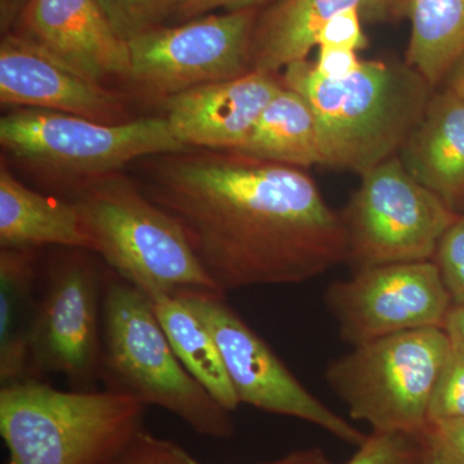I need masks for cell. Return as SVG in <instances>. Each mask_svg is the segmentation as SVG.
Returning a JSON list of instances; mask_svg holds the SVG:
<instances>
[{
  "instance_id": "obj_1",
  "label": "cell",
  "mask_w": 464,
  "mask_h": 464,
  "mask_svg": "<svg viewBox=\"0 0 464 464\" xmlns=\"http://www.w3.org/2000/svg\"><path fill=\"white\" fill-rule=\"evenodd\" d=\"M134 164L221 293L304 283L347 262L343 219L301 168L198 148Z\"/></svg>"
},
{
  "instance_id": "obj_2",
  "label": "cell",
  "mask_w": 464,
  "mask_h": 464,
  "mask_svg": "<svg viewBox=\"0 0 464 464\" xmlns=\"http://www.w3.org/2000/svg\"><path fill=\"white\" fill-rule=\"evenodd\" d=\"M282 82L313 109L322 166L360 176L399 155L435 93L408 63L380 60H362L353 75L328 81L304 58L284 69Z\"/></svg>"
},
{
  "instance_id": "obj_3",
  "label": "cell",
  "mask_w": 464,
  "mask_h": 464,
  "mask_svg": "<svg viewBox=\"0 0 464 464\" xmlns=\"http://www.w3.org/2000/svg\"><path fill=\"white\" fill-rule=\"evenodd\" d=\"M100 380L106 390L169 411L201 436H234L231 411L179 362L148 295L111 270L103 288Z\"/></svg>"
},
{
  "instance_id": "obj_4",
  "label": "cell",
  "mask_w": 464,
  "mask_h": 464,
  "mask_svg": "<svg viewBox=\"0 0 464 464\" xmlns=\"http://www.w3.org/2000/svg\"><path fill=\"white\" fill-rule=\"evenodd\" d=\"M146 405L114 391H61L41 380L0 390L8 464H110L142 431Z\"/></svg>"
},
{
  "instance_id": "obj_5",
  "label": "cell",
  "mask_w": 464,
  "mask_h": 464,
  "mask_svg": "<svg viewBox=\"0 0 464 464\" xmlns=\"http://www.w3.org/2000/svg\"><path fill=\"white\" fill-rule=\"evenodd\" d=\"M66 200L81 213L92 253L149 298L217 290L176 219L149 199L133 177L121 170L97 177Z\"/></svg>"
},
{
  "instance_id": "obj_6",
  "label": "cell",
  "mask_w": 464,
  "mask_h": 464,
  "mask_svg": "<svg viewBox=\"0 0 464 464\" xmlns=\"http://www.w3.org/2000/svg\"><path fill=\"white\" fill-rule=\"evenodd\" d=\"M0 145L63 199L82 183L143 158L188 149L170 132L166 116L108 124L30 108L2 116Z\"/></svg>"
},
{
  "instance_id": "obj_7",
  "label": "cell",
  "mask_w": 464,
  "mask_h": 464,
  "mask_svg": "<svg viewBox=\"0 0 464 464\" xmlns=\"http://www.w3.org/2000/svg\"><path fill=\"white\" fill-rule=\"evenodd\" d=\"M326 366L331 389L353 420L372 431L420 436L440 372L451 348L439 326L386 335L353 346Z\"/></svg>"
},
{
  "instance_id": "obj_8",
  "label": "cell",
  "mask_w": 464,
  "mask_h": 464,
  "mask_svg": "<svg viewBox=\"0 0 464 464\" xmlns=\"http://www.w3.org/2000/svg\"><path fill=\"white\" fill-rule=\"evenodd\" d=\"M459 213L417 181L399 155L362 174L341 213L353 273L375 266L433 261Z\"/></svg>"
},
{
  "instance_id": "obj_9",
  "label": "cell",
  "mask_w": 464,
  "mask_h": 464,
  "mask_svg": "<svg viewBox=\"0 0 464 464\" xmlns=\"http://www.w3.org/2000/svg\"><path fill=\"white\" fill-rule=\"evenodd\" d=\"M173 295L188 304L212 333L240 404L315 424L355 447L368 438L297 380L257 333L228 306L225 293L188 289Z\"/></svg>"
},
{
  "instance_id": "obj_10",
  "label": "cell",
  "mask_w": 464,
  "mask_h": 464,
  "mask_svg": "<svg viewBox=\"0 0 464 464\" xmlns=\"http://www.w3.org/2000/svg\"><path fill=\"white\" fill-rule=\"evenodd\" d=\"M256 8L192 18L128 42L130 75L139 90L166 100L199 85L252 72Z\"/></svg>"
},
{
  "instance_id": "obj_11",
  "label": "cell",
  "mask_w": 464,
  "mask_h": 464,
  "mask_svg": "<svg viewBox=\"0 0 464 464\" xmlns=\"http://www.w3.org/2000/svg\"><path fill=\"white\" fill-rule=\"evenodd\" d=\"M90 250L63 248L45 267L34 332V371L67 378L76 390L100 380L105 275Z\"/></svg>"
},
{
  "instance_id": "obj_12",
  "label": "cell",
  "mask_w": 464,
  "mask_h": 464,
  "mask_svg": "<svg viewBox=\"0 0 464 464\" xmlns=\"http://www.w3.org/2000/svg\"><path fill=\"white\" fill-rule=\"evenodd\" d=\"M325 304L341 340L356 346L414 329L444 328L450 295L433 261L375 266L334 282Z\"/></svg>"
},
{
  "instance_id": "obj_13",
  "label": "cell",
  "mask_w": 464,
  "mask_h": 464,
  "mask_svg": "<svg viewBox=\"0 0 464 464\" xmlns=\"http://www.w3.org/2000/svg\"><path fill=\"white\" fill-rule=\"evenodd\" d=\"M0 102L17 109L82 116L100 123L130 121L121 94L14 33L3 36L0 43Z\"/></svg>"
},
{
  "instance_id": "obj_14",
  "label": "cell",
  "mask_w": 464,
  "mask_h": 464,
  "mask_svg": "<svg viewBox=\"0 0 464 464\" xmlns=\"http://www.w3.org/2000/svg\"><path fill=\"white\" fill-rule=\"evenodd\" d=\"M284 88L274 72L191 88L161 101L170 132L186 148H239L271 100Z\"/></svg>"
},
{
  "instance_id": "obj_15",
  "label": "cell",
  "mask_w": 464,
  "mask_h": 464,
  "mask_svg": "<svg viewBox=\"0 0 464 464\" xmlns=\"http://www.w3.org/2000/svg\"><path fill=\"white\" fill-rule=\"evenodd\" d=\"M14 33L101 83L130 79L128 43L116 35L97 0H32Z\"/></svg>"
},
{
  "instance_id": "obj_16",
  "label": "cell",
  "mask_w": 464,
  "mask_h": 464,
  "mask_svg": "<svg viewBox=\"0 0 464 464\" xmlns=\"http://www.w3.org/2000/svg\"><path fill=\"white\" fill-rule=\"evenodd\" d=\"M347 9L362 20H389L400 0H280L257 21L252 45V72H274L307 58L326 21Z\"/></svg>"
},
{
  "instance_id": "obj_17",
  "label": "cell",
  "mask_w": 464,
  "mask_h": 464,
  "mask_svg": "<svg viewBox=\"0 0 464 464\" xmlns=\"http://www.w3.org/2000/svg\"><path fill=\"white\" fill-rule=\"evenodd\" d=\"M405 169L454 212L464 207V100L435 92L401 151Z\"/></svg>"
},
{
  "instance_id": "obj_18",
  "label": "cell",
  "mask_w": 464,
  "mask_h": 464,
  "mask_svg": "<svg viewBox=\"0 0 464 464\" xmlns=\"http://www.w3.org/2000/svg\"><path fill=\"white\" fill-rule=\"evenodd\" d=\"M78 248L92 252L83 219L72 201L45 197L0 166V249Z\"/></svg>"
},
{
  "instance_id": "obj_19",
  "label": "cell",
  "mask_w": 464,
  "mask_h": 464,
  "mask_svg": "<svg viewBox=\"0 0 464 464\" xmlns=\"http://www.w3.org/2000/svg\"><path fill=\"white\" fill-rule=\"evenodd\" d=\"M38 249H0V382L38 380L33 342L38 314Z\"/></svg>"
},
{
  "instance_id": "obj_20",
  "label": "cell",
  "mask_w": 464,
  "mask_h": 464,
  "mask_svg": "<svg viewBox=\"0 0 464 464\" xmlns=\"http://www.w3.org/2000/svg\"><path fill=\"white\" fill-rule=\"evenodd\" d=\"M231 151L283 166H322L319 130L307 101L284 85L239 148Z\"/></svg>"
},
{
  "instance_id": "obj_21",
  "label": "cell",
  "mask_w": 464,
  "mask_h": 464,
  "mask_svg": "<svg viewBox=\"0 0 464 464\" xmlns=\"http://www.w3.org/2000/svg\"><path fill=\"white\" fill-rule=\"evenodd\" d=\"M155 315L188 373L228 411L240 401L226 372L217 342L203 320L176 295L150 297Z\"/></svg>"
},
{
  "instance_id": "obj_22",
  "label": "cell",
  "mask_w": 464,
  "mask_h": 464,
  "mask_svg": "<svg viewBox=\"0 0 464 464\" xmlns=\"http://www.w3.org/2000/svg\"><path fill=\"white\" fill-rule=\"evenodd\" d=\"M411 21L406 61L438 87L464 57V0H400Z\"/></svg>"
},
{
  "instance_id": "obj_23",
  "label": "cell",
  "mask_w": 464,
  "mask_h": 464,
  "mask_svg": "<svg viewBox=\"0 0 464 464\" xmlns=\"http://www.w3.org/2000/svg\"><path fill=\"white\" fill-rule=\"evenodd\" d=\"M110 25L124 42L164 26L190 0H97Z\"/></svg>"
},
{
  "instance_id": "obj_24",
  "label": "cell",
  "mask_w": 464,
  "mask_h": 464,
  "mask_svg": "<svg viewBox=\"0 0 464 464\" xmlns=\"http://www.w3.org/2000/svg\"><path fill=\"white\" fill-rule=\"evenodd\" d=\"M460 418H464V348L451 341L430 401L429 424Z\"/></svg>"
},
{
  "instance_id": "obj_25",
  "label": "cell",
  "mask_w": 464,
  "mask_h": 464,
  "mask_svg": "<svg viewBox=\"0 0 464 464\" xmlns=\"http://www.w3.org/2000/svg\"><path fill=\"white\" fill-rule=\"evenodd\" d=\"M423 441L402 432L372 431L344 464H422Z\"/></svg>"
},
{
  "instance_id": "obj_26",
  "label": "cell",
  "mask_w": 464,
  "mask_h": 464,
  "mask_svg": "<svg viewBox=\"0 0 464 464\" xmlns=\"http://www.w3.org/2000/svg\"><path fill=\"white\" fill-rule=\"evenodd\" d=\"M433 262L453 304H464V215H458L440 240Z\"/></svg>"
},
{
  "instance_id": "obj_27",
  "label": "cell",
  "mask_w": 464,
  "mask_h": 464,
  "mask_svg": "<svg viewBox=\"0 0 464 464\" xmlns=\"http://www.w3.org/2000/svg\"><path fill=\"white\" fill-rule=\"evenodd\" d=\"M110 464H200L170 440L146 431L137 433Z\"/></svg>"
},
{
  "instance_id": "obj_28",
  "label": "cell",
  "mask_w": 464,
  "mask_h": 464,
  "mask_svg": "<svg viewBox=\"0 0 464 464\" xmlns=\"http://www.w3.org/2000/svg\"><path fill=\"white\" fill-rule=\"evenodd\" d=\"M362 14L357 9H347L326 21L316 35L320 50L360 51L366 45L362 33Z\"/></svg>"
},
{
  "instance_id": "obj_29",
  "label": "cell",
  "mask_w": 464,
  "mask_h": 464,
  "mask_svg": "<svg viewBox=\"0 0 464 464\" xmlns=\"http://www.w3.org/2000/svg\"><path fill=\"white\" fill-rule=\"evenodd\" d=\"M454 464H464V418L430 423L420 436Z\"/></svg>"
},
{
  "instance_id": "obj_30",
  "label": "cell",
  "mask_w": 464,
  "mask_h": 464,
  "mask_svg": "<svg viewBox=\"0 0 464 464\" xmlns=\"http://www.w3.org/2000/svg\"><path fill=\"white\" fill-rule=\"evenodd\" d=\"M360 60L356 51L320 50L316 63H314L317 74L328 81H343L359 69Z\"/></svg>"
},
{
  "instance_id": "obj_31",
  "label": "cell",
  "mask_w": 464,
  "mask_h": 464,
  "mask_svg": "<svg viewBox=\"0 0 464 464\" xmlns=\"http://www.w3.org/2000/svg\"><path fill=\"white\" fill-rule=\"evenodd\" d=\"M270 0H190L188 5L179 12L177 20L190 21L217 8H226L228 12L252 9Z\"/></svg>"
},
{
  "instance_id": "obj_32",
  "label": "cell",
  "mask_w": 464,
  "mask_h": 464,
  "mask_svg": "<svg viewBox=\"0 0 464 464\" xmlns=\"http://www.w3.org/2000/svg\"><path fill=\"white\" fill-rule=\"evenodd\" d=\"M32 0H0V32L3 36L14 33Z\"/></svg>"
},
{
  "instance_id": "obj_33",
  "label": "cell",
  "mask_w": 464,
  "mask_h": 464,
  "mask_svg": "<svg viewBox=\"0 0 464 464\" xmlns=\"http://www.w3.org/2000/svg\"><path fill=\"white\" fill-rule=\"evenodd\" d=\"M265 464H333L328 456L319 448L293 451L282 459Z\"/></svg>"
},
{
  "instance_id": "obj_34",
  "label": "cell",
  "mask_w": 464,
  "mask_h": 464,
  "mask_svg": "<svg viewBox=\"0 0 464 464\" xmlns=\"http://www.w3.org/2000/svg\"><path fill=\"white\" fill-rule=\"evenodd\" d=\"M450 340L464 348V304H453L444 325Z\"/></svg>"
},
{
  "instance_id": "obj_35",
  "label": "cell",
  "mask_w": 464,
  "mask_h": 464,
  "mask_svg": "<svg viewBox=\"0 0 464 464\" xmlns=\"http://www.w3.org/2000/svg\"><path fill=\"white\" fill-rule=\"evenodd\" d=\"M447 88L464 100V57L451 70L447 78Z\"/></svg>"
},
{
  "instance_id": "obj_36",
  "label": "cell",
  "mask_w": 464,
  "mask_h": 464,
  "mask_svg": "<svg viewBox=\"0 0 464 464\" xmlns=\"http://www.w3.org/2000/svg\"><path fill=\"white\" fill-rule=\"evenodd\" d=\"M422 441L424 447L422 464H454L448 460L447 458L442 457L436 449L427 444L423 439Z\"/></svg>"
}]
</instances>
